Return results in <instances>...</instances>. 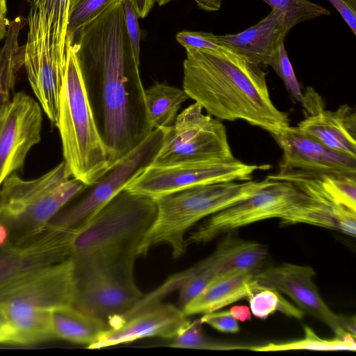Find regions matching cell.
Instances as JSON below:
<instances>
[{"instance_id": "cell-1", "label": "cell", "mask_w": 356, "mask_h": 356, "mask_svg": "<svg viewBox=\"0 0 356 356\" xmlns=\"http://www.w3.org/2000/svg\"><path fill=\"white\" fill-rule=\"evenodd\" d=\"M72 44L110 166L154 129L127 31L123 0H113L83 26Z\"/></svg>"}, {"instance_id": "cell-2", "label": "cell", "mask_w": 356, "mask_h": 356, "mask_svg": "<svg viewBox=\"0 0 356 356\" xmlns=\"http://www.w3.org/2000/svg\"><path fill=\"white\" fill-rule=\"evenodd\" d=\"M186 51L183 89L209 115L245 120L273 137L290 126L270 99L264 67L227 48Z\"/></svg>"}, {"instance_id": "cell-3", "label": "cell", "mask_w": 356, "mask_h": 356, "mask_svg": "<svg viewBox=\"0 0 356 356\" xmlns=\"http://www.w3.org/2000/svg\"><path fill=\"white\" fill-rule=\"evenodd\" d=\"M156 210L154 200L120 191L73 234L69 258L74 270L134 271L139 247Z\"/></svg>"}, {"instance_id": "cell-4", "label": "cell", "mask_w": 356, "mask_h": 356, "mask_svg": "<svg viewBox=\"0 0 356 356\" xmlns=\"http://www.w3.org/2000/svg\"><path fill=\"white\" fill-rule=\"evenodd\" d=\"M271 179L226 181L199 185L154 199L156 215L138 249L145 256L153 248L165 244L174 259L181 257L188 245L186 233L202 219L251 196Z\"/></svg>"}, {"instance_id": "cell-5", "label": "cell", "mask_w": 356, "mask_h": 356, "mask_svg": "<svg viewBox=\"0 0 356 356\" xmlns=\"http://www.w3.org/2000/svg\"><path fill=\"white\" fill-rule=\"evenodd\" d=\"M64 161L47 173L26 180L16 172L0 188V223L9 244L18 247L42 231L51 218L86 186L72 178Z\"/></svg>"}, {"instance_id": "cell-6", "label": "cell", "mask_w": 356, "mask_h": 356, "mask_svg": "<svg viewBox=\"0 0 356 356\" xmlns=\"http://www.w3.org/2000/svg\"><path fill=\"white\" fill-rule=\"evenodd\" d=\"M65 50L66 69L56 126L61 138L63 161L72 177L89 185L108 168V154L99 135L75 52L68 39H65Z\"/></svg>"}, {"instance_id": "cell-7", "label": "cell", "mask_w": 356, "mask_h": 356, "mask_svg": "<svg viewBox=\"0 0 356 356\" xmlns=\"http://www.w3.org/2000/svg\"><path fill=\"white\" fill-rule=\"evenodd\" d=\"M309 196L293 183L272 180L251 196L207 218L186 239L187 245L204 243L234 229L270 218L288 224H310Z\"/></svg>"}, {"instance_id": "cell-8", "label": "cell", "mask_w": 356, "mask_h": 356, "mask_svg": "<svg viewBox=\"0 0 356 356\" xmlns=\"http://www.w3.org/2000/svg\"><path fill=\"white\" fill-rule=\"evenodd\" d=\"M168 128L153 129L139 145L115 161L96 181L86 185L46 226L72 234L83 227L129 182L152 164Z\"/></svg>"}, {"instance_id": "cell-9", "label": "cell", "mask_w": 356, "mask_h": 356, "mask_svg": "<svg viewBox=\"0 0 356 356\" xmlns=\"http://www.w3.org/2000/svg\"><path fill=\"white\" fill-rule=\"evenodd\" d=\"M202 110L195 102L177 115L152 165L234 158L225 125Z\"/></svg>"}, {"instance_id": "cell-10", "label": "cell", "mask_w": 356, "mask_h": 356, "mask_svg": "<svg viewBox=\"0 0 356 356\" xmlns=\"http://www.w3.org/2000/svg\"><path fill=\"white\" fill-rule=\"evenodd\" d=\"M263 165L247 164L235 157L182 162L168 165H150L125 186L127 191L153 200L199 185L251 180Z\"/></svg>"}, {"instance_id": "cell-11", "label": "cell", "mask_w": 356, "mask_h": 356, "mask_svg": "<svg viewBox=\"0 0 356 356\" xmlns=\"http://www.w3.org/2000/svg\"><path fill=\"white\" fill-rule=\"evenodd\" d=\"M72 307L102 321L106 328L121 323L143 297L134 271L92 268L74 270Z\"/></svg>"}, {"instance_id": "cell-12", "label": "cell", "mask_w": 356, "mask_h": 356, "mask_svg": "<svg viewBox=\"0 0 356 356\" xmlns=\"http://www.w3.org/2000/svg\"><path fill=\"white\" fill-rule=\"evenodd\" d=\"M24 63L32 90L50 121H58L60 94L66 67L54 57L43 13L30 9Z\"/></svg>"}, {"instance_id": "cell-13", "label": "cell", "mask_w": 356, "mask_h": 356, "mask_svg": "<svg viewBox=\"0 0 356 356\" xmlns=\"http://www.w3.org/2000/svg\"><path fill=\"white\" fill-rule=\"evenodd\" d=\"M314 270L307 266L284 263L262 269L254 277L258 283L289 296L302 312L326 324L336 337L355 336V318L335 314L324 302L314 282Z\"/></svg>"}, {"instance_id": "cell-14", "label": "cell", "mask_w": 356, "mask_h": 356, "mask_svg": "<svg viewBox=\"0 0 356 356\" xmlns=\"http://www.w3.org/2000/svg\"><path fill=\"white\" fill-rule=\"evenodd\" d=\"M42 115L39 102L18 92L0 114V186L21 169L27 154L41 139Z\"/></svg>"}, {"instance_id": "cell-15", "label": "cell", "mask_w": 356, "mask_h": 356, "mask_svg": "<svg viewBox=\"0 0 356 356\" xmlns=\"http://www.w3.org/2000/svg\"><path fill=\"white\" fill-rule=\"evenodd\" d=\"M74 293V266L70 258L0 284V302H19L47 310L72 306Z\"/></svg>"}, {"instance_id": "cell-16", "label": "cell", "mask_w": 356, "mask_h": 356, "mask_svg": "<svg viewBox=\"0 0 356 356\" xmlns=\"http://www.w3.org/2000/svg\"><path fill=\"white\" fill-rule=\"evenodd\" d=\"M282 150L277 174L356 176V159L336 152L289 126L274 136Z\"/></svg>"}, {"instance_id": "cell-17", "label": "cell", "mask_w": 356, "mask_h": 356, "mask_svg": "<svg viewBox=\"0 0 356 356\" xmlns=\"http://www.w3.org/2000/svg\"><path fill=\"white\" fill-rule=\"evenodd\" d=\"M182 308L162 302L143 309L103 331L88 349H99L157 337L173 339L190 323Z\"/></svg>"}, {"instance_id": "cell-18", "label": "cell", "mask_w": 356, "mask_h": 356, "mask_svg": "<svg viewBox=\"0 0 356 356\" xmlns=\"http://www.w3.org/2000/svg\"><path fill=\"white\" fill-rule=\"evenodd\" d=\"M267 177L290 181L307 195L327 206L334 215L338 230L355 237L356 176L276 173Z\"/></svg>"}, {"instance_id": "cell-19", "label": "cell", "mask_w": 356, "mask_h": 356, "mask_svg": "<svg viewBox=\"0 0 356 356\" xmlns=\"http://www.w3.org/2000/svg\"><path fill=\"white\" fill-rule=\"evenodd\" d=\"M291 29L284 13L271 9L264 19L247 29L216 37L219 44L265 67L270 66Z\"/></svg>"}, {"instance_id": "cell-20", "label": "cell", "mask_w": 356, "mask_h": 356, "mask_svg": "<svg viewBox=\"0 0 356 356\" xmlns=\"http://www.w3.org/2000/svg\"><path fill=\"white\" fill-rule=\"evenodd\" d=\"M296 127L326 147L356 159V113L348 104L334 111L323 108L307 115Z\"/></svg>"}, {"instance_id": "cell-21", "label": "cell", "mask_w": 356, "mask_h": 356, "mask_svg": "<svg viewBox=\"0 0 356 356\" xmlns=\"http://www.w3.org/2000/svg\"><path fill=\"white\" fill-rule=\"evenodd\" d=\"M51 311L19 302H0V343L29 346L55 339Z\"/></svg>"}, {"instance_id": "cell-22", "label": "cell", "mask_w": 356, "mask_h": 356, "mask_svg": "<svg viewBox=\"0 0 356 356\" xmlns=\"http://www.w3.org/2000/svg\"><path fill=\"white\" fill-rule=\"evenodd\" d=\"M267 248L253 241L227 235L215 251L204 259L217 276L236 273H256L264 269Z\"/></svg>"}, {"instance_id": "cell-23", "label": "cell", "mask_w": 356, "mask_h": 356, "mask_svg": "<svg viewBox=\"0 0 356 356\" xmlns=\"http://www.w3.org/2000/svg\"><path fill=\"white\" fill-rule=\"evenodd\" d=\"M252 273H236L215 277L182 309L186 315L204 314L231 305L252 293L257 281Z\"/></svg>"}, {"instance_id": "cell-24", "label": "cell", "mask_w": 356, "mask_h": 356, "mask_svg": "<svg viewBox=\"0 0 356 356\" xmlns=\"http://www.w3.org/2000/svg\"><path fill=\"white\" fill-rule=\"evenodd\" d=\"M65 248L41 247L0 248V284L32 270L67 259Z\"/></svg>"}, {"instance_id": "cell-25", "label": "cell", "mask_w": 356, "mask_h": 356, "mask_svg": "<svg viewBox=\"0 0 356 356\" xmlns=\"http://www.w3.org/2000/svg\"><path fill=\"white\" fill-rule=\"evenodd\" d=\"M51 319L55 339L88 346L93 343L100 334L107 329L102 321L72 306L52 309Z\"/></svg>"}, {"instance_id": "cell-26", "label": "cell", "mask_w": 356, "mask_h": 356, "mask_svg": "<svg viewBox=\"0 0 356 356\" xmlns=\"http://www.w3.org/2000/svg\"><path fill=\"white\" fill-rule=\"evenodd\" d=\"M27 19L18 16L10 21L3 46L0 48V114L10 101L17 74L24 63L25 45L19 44L21 30Z\"/></svg>"}, {"instance_id": "cell-27", "label": "cell", "mask_w": 356, "mask_h": 356, "mask_svg": "<svg viewBox=\"0 0 356 356\" xmlns=\"http://www.w3.org/2000/svg\"><path fill=\"white\" fill-rule=\"evenodd\" d=\"M189 97L184 89L156 83L145 90V105L153 129L173 125L182 104Z\"/></svg>"}, {"instance_id": "cell-28", "label": "cell", "mask_w": 356, "mask_h": 356, "mask_svg": "<svg viewBox=\"0 0 356 356\" xmlns=\"http://www.w3.org/2000/svg\"><path fill=\"white\" fill-rule=\"evenodd\" d=\"M29 3L30 9L44 15L51 53L58 63L65 67V38L70 0H29Z\"/></svg>"}, {"instance_id": "cell-29", "label": "cell", "mask_w": 356, "mask_h": 356, "mask_svg": "<svg viewBox=\"0 0 356 356\" xmlns=\"http://www.w3.org/2000/svg\"><path fill=\"white\" fill-rule=\"evenodd\" d=\"M198 7L207 11L218 10L222 0H194ZM271 9L280 10L286 17L287 24L291 29L298 24L314 18L330 15V10L318 3L309 0H262Z\"/></svg>"}, {"instance_id": "cell-30", "label": "cell", "mask_w": 356, "mask_h": 356, "mask_svg": "<svg viewBox=\"0 0 356 356\" xmlns=\"http://www.w3.org/2000/svg\"><path fill=\"white\" fill-rule=\"evenodd\" d=\"M305 335L300 339L284 342L270 343L260 346H250L252 351H286V350H318L338 351L356 350L355 336L348 335L345 337H334L333 339H323L316 334L309 327L305 326Z\"/></svg>"}, {"instance_id": "cell-31", "label": "cell", "mask_w": 356, "mask_h": 356, "mask_svg": "<svg viewBox=\"0 0 356 356\" xmlns=\"http://www.w3.org/2000/svg\"><path fill=\"white\" fill-rule=\"evenodd\" d=\"M247 298L251 313L260 319L267 318L276 311L298 320L304 316L303 312L286 300L278 291L258 282Z\"/></svg>"}, {"instance_id": "cell-32", "label": "cell", "mask_w": 356, "mask_h": 356, "mask_svg": "<svg viewBox=\"0 0 356 356\" xmlns=\"http://www.w3.org/2000/svg\"><path fill=\"white\" fill-rule=\"evenodd\" d=\"M200 319L189 324L172 339L170 347L211 350H248L250 346L227 343L208 337L203 332Z\"/></svg>"}, {"instance_id": "cell-33", "label": "cell", "mask_w": 356, "mask_h": 356, "mask_svg": "<svg viewBox=\"0 0 356 356\" xmlns=\"http://www.w3.org/2000/svg\"><path fill=\"white\" fill-rule=\"evenodd\" d=\"M113 0H70L66 38L72 42L79 29L96 17Z\"/></svg>"}, {"instance_id": "cell-34", "label": "cell", "mask_w": 356, "mask_h": 356, "mask_svg": "<svg viewBox=\"0 0 356 356\" xmlns=\"http://www.w3.org/2000/svg\"><path fill=\"white\" fill-rule=\"evenodd\" d=\"M270 66L282 79L286 88L294 100L303 106L305 104L304 94L301 91L300 84L288 57L284 43H282L278 48Z\"/></svg>"}, {"instance_id": "cell-35", "label": "cell", "mask_w": 356, "mask_h": 356, "mask_svg": "<svg viewBox=\"0 0 356 356\" xmlns=\"http://www.w3.org/2000/svg\"><path fill=\"white\" fill-rule=\"evenodd\" d=\"M176 39L185 49L220 51L226 48L217 42L212 33L184 31L177 34Z\"/></svg>"}, {"instance_id": "cell-36", "label": "cell", "mask_w": 356, "mask_h": 356, "mask_svg": "<svg viewBox=\"0 0 356 356\" xmlns=\"http://www.w3.org/2000/svg\"><path fill=\"white\" fill-rule=\"evenodd\" d=\"M125 24L135 58L140 63V31L138 16L131 0H123Z\"/></svg>"}, {"instance_id": "cell-37", "label": "cell", "mask_w": 356, "mask_h": 356, "mask_svg": "<svg viewBox=\"0 0 356 356\" xmlns=\"http://www.w3.org/2000/svg\"><path fill=\"white\" fill-rule=\"evenodd\" d=\"M200 321L202 324L206 323L222 332L236 333L240 330L238 321L231 315L229 311L204 314Z\"/></svg>"}, {"instance_id": "cell-38", "label": "cell", "mask_w": 356, "mask_h": 356, "mask_svg": "<svg viewBox=\"0 0 356 356\" xmlns=\"http://www.w3.org/2000/svg\"><path fill=\"white\" fill-rule=\"evenodd\" d=\"M338 11L353 33L356 35V13L353 12L343 0H327Z\"/></svg>"}, {"instance_id": "cell-39", "label": "cell", "mask_w": 356, "mask_h": 356, "mask_svg": "<svg viewBox=\"0 0 356 356\" xmlns=\"http://www.w3.org/2000/svg\"><path fill=\"white\" fill-rule=\"evenodd\" d=\"M138 17H145L152 8L154 0H131Z\"/></svg>"}, {"instance_id": "cell-40", "label": "cell", "mask_w": 356, "mask_h": 356, "mask_svg": "<svg viewBox=\"0 0 356 356\" xmlns=\"http://www.w3.org/2000/svg\"><path fill=\"white\" fill-rule=\"evenodd\" d=\"M229 311L234 318L241 322H245L251 319V312L247 306L236 305L231 307Z\"/></svg>"}, {"instance_id": "cell-41", "label": "cell", "mask_w": 356, "mask_h": 356, "mask_svg": "<svg viewBox=\"0 0 356 356\" xmlns=\"http://www.w3.org/2000/svg\"><path fill=\"white\" fill-rule=\"evenodd\" d=\"M6 1L0 0V42L5 38L10 21L6 17Z\"/></svg>"}, {"instance_id": "cell-42", "label": "cell", "mask_w": 356, "mask_h": 356, "mask_svg": "<svg viewBox=\"0 0 356 356\" xmlns=\"http://www.w3.org/2000/svg\"><path fill=\"white\" fill-rule=\"evenodd\" d=\"M9 234L5 225L0 223V248L9 246Z\"/></svg>"}, {"instance_id": "cell-43", "label": "cell", "mask_w": 356, "mask_h": 356, "mask_svg": "<svg viewBox=\"0 0 356 356\" xmlns=\"http://www.w3.org/2000/svg\"><path fill=\"white\" fill-rule=\"evenodd\" d=\"M346 4L355 13H356V0H343Z\"/></svg>"}, {"instance_id": "cell-44", "label": "cell", "mask_w": 356, "mask_h": 356, "mask_svg": "<svg viewBox=\"0 0 356 356\" xmlns=\"http://www.w3.org/2000/svg\"><path fill=\"white\" fill-rule=\"evenodd\" d=\"M159 6H163L173 0H156Z\"/></svg>"}]
</instances>
